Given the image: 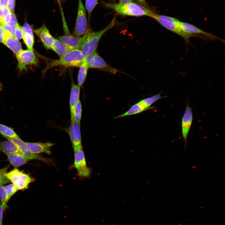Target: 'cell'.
<instances>
[{
    "label": "cell",
    "instance_id": "6da1fadb",
    "mask_svg": "<svg viewBox=\"0 0 225 225\" xmlns=\"http://www.w3.org/2000/svg\"><path fill=\"white\" fill-rule=\"evenodd\" d=\"M108 8L114 10L118 14L122 15L139 17L146 16L150 17L153 12L148 8L133 2L126 3H104Z\"/></svg>",
    "mask_w": 225,
    "mask_h": 225
},
{
    "label": "cell",
    "instance_id": "7a4b0ae2",
    "mask_svg": "<svg viewBox=\"0 0 225 225\" xmlns=\"http://www.w3.org/2000/svg\"><path fill=\"white\" fill-rule=\"evenodd\" d=\"M85 56L80 50H70L65 55L57 60L48 63L45 72L49 69L57 66L65 67H79L85 61Z\"/></svg>",
    "mask_w": 225,
    "mask_h": 225
},
{
    "label": "cell",
    "instance_id": "3957f363",
    "mask_svg": "<svg viewBox=\"0 0 225 225\" xmlns=\"http://www.w3.org/2000/svg\"><path fill=\"white\" fill-rule=\"evenodd\" d=\"M115 21V18H114L107 27L100 31H88L80 49L85 56L96 51L101 37L107 31L113 27Z\"/></svg>",
    "mask_w": 225,
    "mask_h": 225
},
{
    "label": "cell",
    "instance_id": "277c9868",
    "mask_svg": "<svg viewBox=\"0 0 225 225\" xmlns=\"http://www.w3.org/2000/svg\"><path fill=\"white\" fill-rule=\"evenodd\" d=\"M150 17L152 18L165 28L182 37L186 43H190L189 39L192 35L183 32L179 25V20L168 16L158 14L153 12Z\"/></svg>",
    "mask_w": 225,
    "mask_h": 225
},
{
    "label": "cell",
    "instance_id": "5b68a950",
    "mask_svg": "<svg viewBox=\"0 0 225 225\" xmlns=\"http://www.w3.org/2000/svg\"><path fill=\"white\" fill-rule=\"evenodd\" d=\"M5 176L12 182L18 190L27 189L29 184L34 181V179L29 175L17 168L7 172Z\"/></svg>",
    "mask_w": 225,
    "mask_h": 225
},
{
    "label": "cell",
    "instance_id": "8992f818",
    "mask_svg": "<svg viewBox=\"0 0 225 225\" xmlns=\"http://www.w3.org/2000/svg\"><path fill=\"white\" fill-rule=\"evenodd\" d=\"M7 139L14 142L17 146L20 152L29 160H38L44 162L48 165L55 166V162L53 160L33 152L30 149L26 142L22 141L20 138Z\"/></svg>",
    "mask_w": 225,
    "mask_h": 225
},
{
    "label": "cell",
    "instance_id": "52a82bcc",
    "mask_svg": "<svg viewBox=\"0 0 225 225\" xmlns=\"http://www.w3.org/2000/svg\"><path fill=\"white\" fill-rule=\"evenodd\" d=\"M88 31L86 9L82 0H78L77 14L73 35L80 37Z\"/></svg>",
    "mask_w": 225,
    "mask_h": 225
},
{
    "label": "cell",
    "instance_id": "ba28073f",
    "mask_svg": "<svg viewBox=\"0 0 225 225\" xmlns=\"http://www.w3.org/2000/svg\"><path fill=\"white\" fill-rule=\"evenodd\" d=\"M85 60L89 68L98 69L113 74L118 71L108 64L96 51L85 56Z\"/></svg>",
    "mask_w": 225,
    "mask_h": 225
},
{
    "label": "cell",
    "instance_id": "9c48e42d",
    "mask_svg": "<svg viewBox=\"0 0 225 225\" xmlns=\"http://www.w3.org/2000/svg\"><path fill=\"white\" fill-rule=\"evenodd\" d=\"M74 161L73 166L76 169L78 175L82 178L90 177L91 170L87 165L82 148L74 150Z\"/></svg>",
    "mask_w": 225,
    "mask_h": 225
},
{
    "label": "cell",
    "instance_id": "30bf717a",
    "mask_svg": "<svg viewBox=\"0 0 225 225\" xmlns=\"http://www.w3.org/2000/svg\"><path fill=\"white\" fill-rule=\"evenodd\" d=\"M178 23L180 29L184 33L196 35L198 37L203 39L205 37L211 40L219 39L222 41V39L219 38L210 33L205 32L192 24L180 21Z\"/></svg>",
    "mask_w": 225,
    "mask_h": 225
},
{
    "label": "cell",
    "instance_id": "8fae6325",
    "mask_svg": "<svg viewBox=\"0 0 225 225\" xmlns=\"http://www.w3.org/2000/svg\"><path fill=\"white\" fill-rule=\"evenodd\" d=\"M193 121V114L192 108L187 102L185 111L181 120V128L182 137L185 143V147L187 145L188 134L190 129Z\"/></svg>",
    "mask_w": 225,
    "mask_h": 225
},
{
    "label": "cell",
    "instance_id": "7c38bea8",
    "mask_svg": "<svg viewBox=\"0 0 225 225\" xmlns=\"http://www.w3.org/2000/svg\"><path fill=\"white\" fill-rule=\"evenodd\" d=\"M68 134L74 150L82 148V144L80 124L76 122L71 124L66 130Z\"/></svg>",
    "mask_w": 225,
    "mask_h": 225
},
{
    "label": "cell",
    "instance_id": "4fadbf2b",
    "mask_svg": "<svg viewBox=\"0 0 225 225\" xmlns=\"http://www.w3.org/2000/svg\"><path fill=\"white\" fill-rule=\"evenodd\" d=\"M18 61V68L20 70L26 69V66L36 64L37 59L33 51L22 50L16 56Z\"/></svg>",
    "mask_w": 225,
    "mask_h": 225
},
{
    "label": "cell",
    "instance_id": "5bb4252c",
    "mask_svg": "<svg viewBox=\"0 0 225 225\" xmlns=\"http://www.w3.org/2000/svg\"><path fill=\"white\" fill-rule=\"evenodd\" d=\"M86 33L80 37L66 35L58 37V38L71 50H80L86 38Z\"/></svg>",
    "mask_w": 225,
    "mask_h": 225
},
{
    "label": "cell",
    "instance_id": "9a60e30c",
    "mask_svg": "<svg viewBox=\"0 0 225 225\" xmlns=\"http://www.w3.org/2000/svg\"><path fill=\"white\" fill-rule=\"evenodd\" d=\"M38 36L44 47L47 49H51L54 38L51 34L46 25L44 24L41 27L34 30Z\"/></svg>",
    "mask_w": 225,
    "mask_h": 225
},
{
    "label": "cell",
    "instance_id": "2e32d148",
    "mask_svg": "<svg viewBox=\"0 0 225 225\" xmlns=\"http://www.w3.org/2000/svg\"><path fill=\"white\" fill-rule=\"evenodd\" d=\"M3 39V44L10 49L16 56L22 50L21 44L18 40L4 30Z\"/></svg>",
    "mask_w": 225,
    "mask_h": 225
},
{
    "label": "cell",
    "instance_id": "e0dca14e",
    "mask_svg": "<svg viewBox=\"0 0 225 225\" xmlns=\"http://www.w3.org/2000/svg\"><path fill=\"white\" fill-rule=\"evenodd\" d=\"M80 87L75 84L72 80L69 102L71 123L75 122L73 117L74 111L76 104L80 100Z\"/></svg>",
    "mask_w": 225,
    "mask_h": 225
},
{
    "label": "cell",
    "instance_id": "ac0fdd59",
    "mask_svg": "<svg viewBox=\"0 0 225 225\" xmlns=\"http://www.w3.org/2000/svg\"><path fill=\"white\" fill-rule=\"evenodd\" d=\"M31 151L36 154L45 153L50 154L51 153L50 149L55 143L50 142H26Z\"/></svg>",
    "mask_w": 225,
    "mask_h": 225
},
{
    "label": "cell",
    "instance_id": "d6986e66",
    "mask_svg": "<svg viewBox=\"0 0 225 225\" xmlns=\"http://www.w3.org/2000/svg\"><path fill=\"white\" fill-rule=\"evenodd\" d=\"M7 156L9 162L15 167L23 165L29 160L21 153L10 154L7 155Z\"/></svg>",
    "mask_w": 225,
    "mask_h": 225
},
{
    "label": "cell",
    "instance_id": "ffe728a7",
    "mask_svg": "<svg viewBox=\"0 0 225 225\" xmlns=\"http://www.w3.org/2000/svg\"><path fill=\"white\" fill-rule=\"evenodd\" d=\"M148 110L150 109L143 106L138 102L132 105L126 112L122 114L114 117V118H118L136 115Z\"/></svg>",
    "mask_w": 225,
    "mask_h": 225
},
{
    "label": "cell",
    "instance_id": "44dd1931",
    "mask_svg": "<svg viewBox=\"0 0 225 225\" xmlns=\"http://www.w3.org/2000/svg\"><path fill=\"white\" fill-rule=\"evenodd\" d=\"M0 151L7 155L21 153L17 146L14 142L8 140L2 141H0Z\"/></svg>",
    "mask_w": 225,
    "mask_h": 225
},
{
    "label": "cell",
    "instance_id": "7402d4cb",
    "mask_svg": "<svg viewBox=\"0 0 225 225\" xmlns=\"http://www.w3.org/2000/svg\"><path fill=\"white\" fill-rule=\"evenodd\" d=\"M51 49L60 57L65 55L71 50L61 41L56 38H54Z\"/></svg>",
    "mask_w": 225,
    "mask_h": 225
},
{
    "label": "cell",
    "instance_id": "603a6c76",
    "mask_svg": "<svg viewBox=\"0 0 225 225\" xmlns=\"http://www.w3.org/2000/svg\"><path fill=\"white\" fill-rule=\"evenodd\" d=\"M161 93V92H159L151 97L141 100L138 102L145 107L149 109H153L155 108V107L152 106V105L159 100L167 97L162 96Z\"/></svg>",
    "mask_w": 225,
    "mask_h": 225
},
{
    "label": "cell",
    "instance_id": "cb8c5ba5",
    "mask_svg": "<svg viewBox=\"0 0 225 225\" xmlns=\"http://www.w3.org/2000/svg\"><path fill=\"white\" fill-rule=\"evenodd\" d=\"M0 134L6 139L20 138L12 128L1 123Z\"/></svg>",
    "mask_w": 225,
    "mask_h": 225
},
{
    "label": "cell",
    "instance_id": "d4e9b609",
    "mask_svg": "<svg viewBox=\"0 0 225 225\" xmlns=\"http://www.w3.org/2000/svg\"><path fill=\"white\" fill-rule=\"evenodd\" d=\"M79 67L78 77V85L81 87L86 80L89 68L85 60Z\"/></svg>",
    "mask_w": 225,
    "mask_h": 225
},
{
    "label": "cell",
    "instance_id": "484cf974",
    "mask_svg": "<svg viewBox=\"0 0 225 225\" xmlns=\"http://www.w3.org/2000/svg\"><path fill=\"white\" fill-rule=\"evenodd\" d=\"M82 115V106L81 101L79 100L75 107L73 117L74 121L80 124Z\"/></svg>",
    "mask_w": 225,
    "mask_h": 225
},
{
    "label": "cell",
    "instance_id": "4316f807",
    "mask_svg": "<svg viewBox=\"0 0 225 225\" xmlns=\"http://www.w3.org/2000/svg\"><path fill=\"white\" fill-rule=\"evenodd\" d=\"M0 204L8 208L7 203L10 199L7 190L5 186H0Z\"/></svg>",
    "mask_w": 225,
    "mask_h": 225
},
{
    "label": "cell",
    "instance_id": "83f0119b",
    "mask_svg": "<svg viewBox=\"0 0 225 225\" xmlns=\"http://www.w3.org/2000/svg\"><path fill=\"white\" fill-rule=\"evenodd\" d=\"M22 38L29 50L33 51V46L34 42V37L28 33L23 32Z\"/></svg>",
    "mask_w": 225,
    "mask_h": 225
},
{
    "label": "cell",
    "instance_id": "f1b7e54d",
    "mask_svg": "<svg viewBox=\"0 0 225 225\" xmlns=\"http://www.w3.org/2000/svg\"><path fill=\"white\" fill-rule=\"evenodd\" d=\"M17 19L14 13L10 12L5 18L4 24L16 27L18 23Z\"/></svg>",
    "mask_w": 225,
    "mask_h": 225
},
{
    "label": "cell",
    "instance_id": "f546056e",
    "mask_svg": "<svg viewBox=\"0 0 225 225\" xmlns=\"http://www.w3.org/2000/svg\"><path fill=\"white\" fill-rule=\"evenodd\" d=\"M9 166L10 165H8L0 169V186L6 184L10 182L5 176V174L7 172Z\"/></svg>",
    "mask_w": 225,
    "mask_h": 225
},
{
    "label": "cell",
    "instance_id": "4dcf8cb0",
    "mask_svg": "<svg viewBox=\"0 0 225 225\" xmlns=\"http://www.w3.org/2000/svg\"><path fill=\"white\" fill-rule=\"evenodd\" d=\"M98 0H85V8L87 10L89 17L97 5Z\"/></svg>",
    "mask_w": 225,
    "mask_h": 225
},
{
    "label": "cell",
    "instance_id": "1f68e13d",
    "mask_svg": "<svg viewBox=\"0 0 225 225\" xmlns=\"http://www.w3.org/2000/svg\"><path fill=\"white\" fill-rule=\"evenodd\" d=\"M10 11L7 7H0V23L4 24V20Z\"/></svg>",
    "mask_w": 225,
    "mask_h": 225
},
{
    "label": "cell",
    "instance_id": "d6a6232c",
    "mask_svg": "<svg viewBox=\"0 0 225 225\" xmlns=\"http://www.w3.org/2000/svg\"><path fill=\"white\" fill-rule=\"evenodd\" d=\"M5 186L7 190L9 198L10 199L17 192L18 190L12 183Z\"/></svg>",
    "mask_w": 225,
    "mask_h": 225
},
{
    "label": "cell",
    "instance_id": "836d02e7",
    "mask_svg": "<svg viewBox=\"0 0 225 225\" xmlns=\"http://www.w3.org/2000/svg\"><path fill=\"white\" fill-rule=\"evenodd\" d=\"M23 31L22 27L18 23L15 27V37L18 39H20L22 38Z\"/></svg>",
    "mask_w": 225,
    "mask_h": 225
},
{
    "label": "cell",
    "instance_id": "e575fe53",
    "mask_svg": "<svg viewBox=\"0 0 225 225\" xmlns=\"http://www.w3.org/2000/svg\"><path fill=\"white\" fill-rule=\"evenodd\" d=\"M22 29L23 32L28 33L32 36H33V34L32 30L29 24L26 22L23 26L22 27Z\"/></svg>",
    "mask_w": 225,
    "mask_h": 225
},
{
    "label": "cell",
    "instance_id": "d590c367",
    "mask_svg": "<svg viewBox=\"0 0 225 225\" xmlns=\"http://www.w3.org/2000/svg\"><path fill=\"white\" fill-rule=\"evenodd\" d=\"M3 27L4 30L8 31L12 36H15V30L16 27L4 24Z\"/></svg>",
    "mask_w": 225,
    "mask_h": 225
},
{
    "label": "cell",
    "instance_id": "8d00e7d4",
    "mask_svg": "<svg viewBox=\"0 0 225 225\" xmlns=\"http://www.w3.org/2000/svg\"><path fill=\"white\" fill-rule=\"evenodd\" d=\"M15 2V0H9L7 6L10 12L12 13H14Z\"/></svg>",
    "mask_w": 225,
    "mask_h": 225
},
{
    "label": "cell",
    "instance_id": "74e56055",
    "mask_svg": "<svg viewBox=\"0 0 225 225\" xmlns=\"http://www.w3.org/2000/svg\"><path fill=\"white\" fill-rule=\"evenodd\" d=\"M7 208L0 203V225H2L4 212Z\"/></svg>",
    "mask_w": 225,
    "mask_h": 225
},
{
    "label": "cell",
    "instance_id": "f35d334b",
    "mask_svg": "<svg viewBox=\"0 0 225 225\" xmlns=\"http://www.w3.org/2000/svg\"><path fill=\"white\" fill-rule=\"evenodd\" d=\"M3 24L0 23V42L3 43V35L4 29Z\"/></svg>",
    "mask_w": 225,
    "mask_h": 225
},
{
    "label": "cell",
    "instance_id": "ab89813d",
    "mask_svg": "<svg viewBox=\"0 0 225 225\" xmlns=\"http://www.w3.org/2000/svg\"><path fill=\"white\" fill-rule=\"evenodd\" d=\"M9 0H0V7H7Z\"/></svg>",
    "mask_w": 225,
    "mask_h": 225
},
{
    "label": "cell",
    "instance_id": "60d3db41",
    "mask_svg": "<svg viewBox=\"0 0 225 225\" xmlns=\"http://www.w3.org/2000/svg\"><path fill=\"white\" fill-rule=\"evenodd\" d=\"M142 5L148 8V5L145 1V0H136Z\"/></svg>",
    "mask_w": 225,
    "mask_h": 225
},
{
    "label": "cell",
    "instance_id": "b9f144b4",
    "mask_svg": "<svg viewBox=\"0 0 225 225\" xmlns=\"http://www.w3.org/2000/svg\"><path fill=\"white\" fill-rule=\"evenodd\" d=\"M134 0H119V3H126L129 2H132Z\"/></svg>",
    "mask_w": 225,
    "mask_h": 225
},
{
    "label": "cell",
    "instance_id": "7bdbcfd3",
    "mask_svg": "<svg viewBox=\"0 0 225 225\" xmlns=\"http://www.w3.org/2000/svg\"><path fill=\"white\" fill-rule=\"evenodd\" d=\"M2 88L1 86V85L0 84V91H1L2 90Z\"/></svg>",
    "mask_w": 225,
    "mask_h": 225
}]
</instances>
